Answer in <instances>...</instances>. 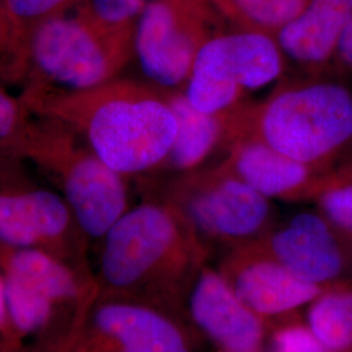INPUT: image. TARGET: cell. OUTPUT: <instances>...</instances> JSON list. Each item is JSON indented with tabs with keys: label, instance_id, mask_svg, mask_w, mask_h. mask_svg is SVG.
<instances>
[{
	"label": "cell",
	"instance_id": "obj_18",
	"mask_svg": "<svg viewBox=\"0 0 352 352\" xmlns=\"http://www.w3.org/2000/svg\"><path fill=\"white\" fill-rule=\"evenodd\" d=\"M3 273L8 321L13 337L25 338L41 334L50 327L56 308L62 305L32 283L10 273Z\"/></svg>",
	"mask_w": 352,
	"mask_h": 352
},
{
	"label": "cell",
	"instance_id": "obj_4",
	"mask_svg": "<svg viewBox=\"0 0 352 352\" xmlns=\"http://www.w3.org/2000/svg\"><path fill=\"white\" fill-rule=\"evenodd\" d=\"M11 154L36 164L58 183L84 238L103 239L129 209L126 176L58 120L32 119Z\"/></svg>",
	"mask_w": 352,
	"mask_h": 352
},
{
	"label": "cell",
	"instance_id": "obj_25",
	"mask_svg": "<svg viewBox=\"0 0 352 352\" xmlns=\"http://www.w3.org/2000/svg\"><path fill=\"white\" fill-rule=\"evenodd\" d=\"M12 50V28L4 7V0H0V69L7 63Z\"/></svg>",
	"mask_w": 352,
	"mask_h": 352
},
{
	"label": "cell",
	"instance_id": "obj_8",
	"mask_svg": "<svg viewBox=\"0 0 352 352\" xmlns=\"http://www.w3.org/2000/svg\"><path fill=\"white\" fill-rule=\"evenodd\" d=\"M283 65L285 55L276 38L236 29L219 33L197 54L183 93L199 111L227 113L247 91L278 78Z\"/></svg>",
	"mask_w": 352,
	"mask_h": 352
},
{
	"label": "cell",
	"instance_id": "obj_26",
	"mask_svg": "<svg viewBox=\"0 0 352 352\" xmlns=\"http://www.w3.org/2000/svg\"><path fill=\"white\" fill-rule=\"evenodd\" d=\"M12 330L8 321V311H7V298H6V279L4 273L0 266V340L10 343L13 340Z\"/></svg>",
	"mask_w": 352,
	"mask_h": 352
},
{
	"label": "cell",
	"instance_id": "obj_12",
	"mask_svg": "<svg viewBox=\"0 0 352 352\" xmlns=\"http://www.w3.org/2000/svg\"><path fill=\"white\" fill-rule=\"evenodd\" d=\"M218 269L240 299L269 327L274 320L294 317L327 289L298 277L253 244L228 252Z\"/></svg>",
	"mask_w": 352,
	"mask_h": 352
},
{
	"label": "cell",
	"instance_id": "obj_7",
	"mask_svg": "<svg viewBox=\"0 0 352 352\" xmlns=\"http://www.w3.org/2000/svg\"><path fill=\"white\" fill-rule=\"evenodd\" d=\"M186 321L153 302L96 295L59 352H197L200 336Z\"/></svg>",
	"mask_w": 352,
	"mask_h": 352
},
{
	"label": "cell",
	"instance_id": "obj_15",
	"mask_svg": "<svg viewBox=\"0 0 352 352\" xmlns=\"http://www.w3.org/2000/svg\"><path fill=\"white\" fill-rule=\"evenodd\" d=\"M352 19V0H309L276 41L285 56L315 67L336 55L340 36Z\"/></svg>",
	"mask_w": 352,
	"mask_h": 352
},
{
	"label": "cell",
	"instance_id": "obj_10",
	"mask_svg": "<svg viewBox=\"0 0 352 352\" xmlns=\"http://www.w3.org/2000/svg\"><path fill=\"white\" fill-rule=\"evenodd\" d=\"M85 239L62 195L29 175L24 160L0 155V245L39 248L68 261Z\"/></svg>",
	"mask_w": 352,
	"mask_h": 352
},
{
	"label": "cell",
	"instance_id": "obj_6",
	"mask_svg": "<svg viewBox=\"0 0 352 352\" xmlns=\"http://www.w3.org/2000/svg\"><path fill=\"white\" fill-rule=\"evenodd\" d=\"M164 200L186 217L206 247L210 241L232 251L274 225L270 200L218 164L179 176Z\"/></svg>",
	"mask_w": 352,
	"mask_h": 352
},
{
	"label": "cell",
	"instance_id": "obj_20",
	"mask_svg": "<svg viewBox=\"0 0 352 352\" xmlns=\"http://www.w3.org/2000/svg\"><path fill=\"white\" fill-rule=\"evenodd\" d=\"M309 0H214V7L236 30L264 33L276 37L294 20Z\"/></svg>",
	"mask_w": 352,
	"mask_h": 352
},
{
	"label": "cell",
	"instance_id": "obj_24",
	"mask_svg": "<svg viewBox=\"0 0 352 352\" xmlns=\"http://www.w3.org/2000/svg\"><path fill=\"white\" fill-rule=\"evenodd\" d=\"M30 110L24 101L0 88V155L12 153L30 123Z\"/></svg>",
	"mask_w": 352,
	"mask_h": 352
},
{
	"label": "cell",
	"instance_id": "obj_22",
	"mask_svg": "<svg viewBox=\"0 0 352 352\" xmlns=\"http://www.w3.org/2000/svg\"><path fill=\"white\" fill-rule=\"evenodd\" d=\"M151 0H87L80 12L113 29H131Z\"/></svg>",
	"mask_w": 352,
	"mask_h": 352
},
{
	"label": "cell",
	"instance_id": "obj_5",
	"mask_svg": "<svg viewBox=\"0 0 352 352\" xmlns=\"http://www.w3.org/2000/svg\"><path fill=\"white\" fill-rule=\"evenodd\" d=\"M135 28L113 29L80 12L54 17L29 39L21 78L25 88L85 90L109 82L135 54Z\"/></svg>",
	"mask_w": 352,
	"mask_h": 352
},
{
	"label": "cell",
	"instance_id": "obj_28",
	"mask_svg": "<svg viewBox=\"0 0 352 352\" xmlns=\"http://www.w3.org/2000/svg\"><path fill=\"white\" fill-rule=\"evenodd\" d=\"M210 1H212V3H213L214 0H210Z\"/></svg>",
	"mask_w": 352,
	"mask_h": 352
},
{
	"label": "cell",
	"instance_id": "obj_21",
	"mask_svg": "<svg viewBox=\"0 0 352 352\" xmlns=\"http://www.w3.org/2000/svg\"><path fill=\"white\" fill-rule=\"evenodd\" d=\"M316 199L320 213L340 234L352 238V171L331 174Z\"/></svg>",
	"mask_w": 352,
	"mask_h": 352
},
{
	"label": "cell",
	"instance_id": "obj_9",
	"mask_svg": "<svg viewBox=\"0 0 352 352\" xmlns=\"http://www.w3.org/2000/svg\"><path fill=\"white\" fill-rule=\"evenodd\" d=\"M210 0H151L140 14L133 46L153 85L183 90L202 46L219 30Z\"/></svg>",
	"mask_w": 352,
	"mask_h": 352
},
{
	"label": "cell",
	"instance_id": "obj_17",
	"mask_svg": "<svg viewBox=\"0 0 352 352\" xmlns=\"http://www.w3.org/2000/svg\"><path fill=\"white\" fill-rule=\"evenodd\" d=\"M74 0H4L12 28V50L0 69L10 80H20L29 39L39 26L62 16Z\"/></svg>",
	"mask_w": 352,
	"mask_h": 352
},
{
	"label": "cell",
	"instance_id": "obj_1",
	"mask_svg": "<svg viewBox=\"0 0 352 352\" xmlns=\"http://www.w3.org/2000/svg\"><path fill=\"white\" fill-rule=\"evenodd\" d=\"M21 100L30 113L74 129L123 176L161 167L175 141V113L153 84L116 77L76 91L25 88Z\"/></svg>",
	"mask_w": 352,
	"mask_h": 352
},
{
	"label": "cell",
	"instance_id": "obj_23",
	"mask_svg": "<svg viewBox=\"0 0 352 352\" xmlns=\"http://www.w3.org/2000/svg\"><path fill=\"white\" fill-rule=\"evenodd\" d=\"M282 320L269 329V352H330L304 322Z\"/></svg>",
	"mask_w": 352,
	"mask_h": 352
},
{
	"label": "cell",
	"instance_id": "obj_2",
	"mask_svg": "<svg viewBox=\"0 0 352 352\" xmlns=\"http://www.w3.org/2000/svg\"><path fill=\"white\" fill-rule=\"evenodd\" d=\"M208 256L209 248L171 202L140 204L102 239L97 295L140 299L183 315L189 283Z\"/></svg>",
	"mask_w": 352,
	"mask_h": 352
},
{
	"label": "cell",
	"instance_id": "obj_16",
	"mask_svg": "<svg viewBox=\"0 0 352 352\" xmlns=\"http://www.w3.org/2000/svg\"><path fill=\"white\" fill-rule=\"evenodd\" d=\"M166 90V89H164ZM176 118V138L164 160V167L189 173L225 141L226 113H206L196 110L183 90H166Z\"/></svg>",
	"mask_w": 352,
	"mask_h": 352
},
{
	"label": "cell",
	"instance_id": "obj_19",
	"mask_svg": "<svg viewBox=\"0 0 352 352\" xmlns=\"http://www.w3.org/2000/svg\"><path fill=\"white\" fill-rule=\"evenodd\" d=\"M305 324L330 352L352 349V289H327L307 307Z\"/></svg>",
	"mask_w": 352,
	"mask_h": 352
},
{
	"label": "cell",
	"instance_id": "obj_3",
	"mask_svg": "<svg viewBox=\"0 0 352 352\" xmlns=\"http://www.w3.org/2000/svg\"><path fill=\"white\" fill-rule=\"evenodd\" d=\"M258 140L302 164L327 168L352 145V91L334 81L280 89L226 113L223 144Z\"/></svg>",
	"mask_w": 352,
	"mask_h": 352
},
{
	"label": "cell",
	"instance_id": "obj_13",
	"mask_svg": "<svg viewBox=\"0 0 352 352\" xmlns=\"http://www.w3.org/2000/svg\"><path fill=\"white\" fill-rule=\"evenodd\" d=\"M338 232L322 214L302 212L274 223L251 244L304 280L327 286L346 267Z\"/></svg>",
	"mask_w": 352,
	"mask_h": 352
},
{
	"label": "cell",
	"instance_id": "obj_27",
	"mask_svg": "<svg viewBox=\"0 0 352 352\" xmlns=\"http://www.w3.org/2000/svg\"><path fill=\"white\" fill-rule=\"evenodd\" d=\"M336 55L340 58L342 63L352 69V19L340 36Z\"/></svg>",
	"mask_w": 352,
	"mask_h": 352
},
{
	"label": "cell",
	"instance_id": "obj_14",
	"mask_svg": "<svg viewBox=\"0 0 352 352\" xmlns=\"http://www.w3.org/2000/svg\"><path fill=\"white\" fill-rule=\"evenodd\" d=\"M226 148L227 157L218 166L269 200L317 197L330 177L327 168L292 160L258 140H239Z\"/></svg>",
	"mask_w": 352,
	"mask_h": 352
},
{
	"label": "cell",
	"instance_id": "obj_29",
	"mask_svg": "<svg viewBox=\"0 0 352 352\" xmlns=\"http://www.w3.org/2000/svg\"><path fill=\"white\" fill-rule=\"evenodd\" d=\"M258 352H261V351H258Z\"/></svg>",
	"mask_w": 352,
	"mask_h": 352
},
{
	"label": "cell",
	"instance_id": "obj_11",
	"mask_svg": "<svg viewBox=\"0 0 352 352\" xmlns=\"http://www.w3.org/2000/svg\"><path fill=\"white\" fill-rule=\"evenodd\" d=\"M183 315L219 352H258L270 327L240 299L219 269L205 263L190 280Z\"/></svg>",
	"mask_w": 352,
	"mask_h": 352
}]
</instances>
